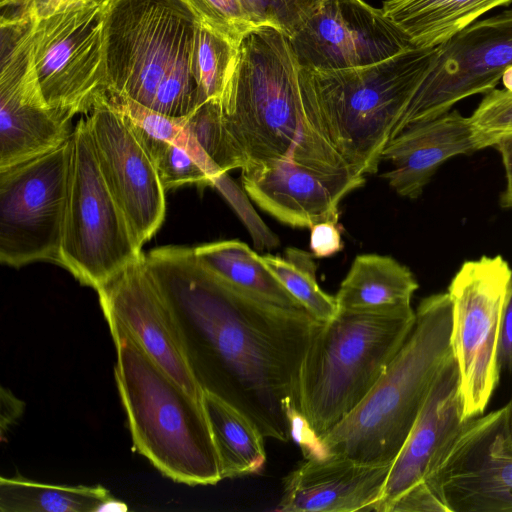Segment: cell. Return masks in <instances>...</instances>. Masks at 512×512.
<instances>
[{
	"label": "cell",
	"mask_w": 512,
	"mask_h": 512,
	"mask_svg": "<svg viewBox=\"0 0 512 512\" xmlns=\"http://www.w3.org/2000/svg\"><path fill=\"white\" fill-rule=\"evenodd\" d=\"M144 258L203 391L240 410L265 438L287 442L299 414L300 366L322 322L305 309L233 288L206 269L191 247H158Z\"/></svg>",
	"instance_id": "obj_1"
},
{
	"label": "cell",
	"mask_w": 512,
	"mask_h": 512,
	"mask_svg": "<svg viewBox=\"0 0 512 512\" xmlns=\"http://www.w3.org/2000/svg\"><path fill=\"white\" fill-rule=\"evenodd\" d=\"M436 55L437 47H411L363 67L299 68L304 112L317 144L352 174L376 173L397 122Z\"/></svg>",
	"instance_id": "obj_2"
},
{
	"label": "cell",
	"mask_w": 512,
	"mask_h": 512,
	"mask_svg": "<svg viewBox=\"0 0 512 512\" xmlns=\"http://www.w3.org/2000/svg\"><path fill=\"white\" fill-rule=\"evenodd\" d=\"M219 102L241 169L289 158L316 170L342 172L310 132L299 66L288 37L277 29L256 26L243 37Z\"/></svg>",
	"instance_id": "obj_3"
},
{
	"label": "cell",
	"mask_w": 512,
	"mask_h": 512,
	"mask_svg": "<svg viewBox=\"0 0 512 512\" xmlns=\"http://www.w3.org/2000/svg\"><path fill=\"white\" fill-rule=\"evenodd\" d=\"M201 20L187 0H109L103 13L108 93L183 118L205 99L193 55Z\"/></svg>",
	"instance_id": "obj_4"
},
{
	"label": "cell",
	"mask_w": 512,
	"mask_h": 512,
	"mask_svg": "<svg viewBox=\"0 0 512 512\" xmlns=\"http://www.w3.org/2000/svg\"><path fill=\"white\" fill-rule=\"evenodd\" d=\"M451 323L447 292L421 300L413 329L370 393L318 437L321 456L340 455L364 464L393 463L453 354Z\"/></svg>",
	"instance_id": "obj_5"
},
{
	"label": "cell",
	"mask_w": 512,
	"mask_h": 512,
	"mask_svg": "<svg viewBox=\"0 0 512 512\" xmlns=\"http://www.w3.org/2000/svg\"><path fill=\"white\" fill-rule=\"evenodd\" d=\"M110 333L115 382L134 450L175 482L217 484L220 464L203 399L178 384L126 333Z\"/></svg>",
	"instance_id": "obj_6"
},
{
	"label": "cell",
	"mask_w": 512,
	"mask_h": 512,
	"mask_svg": "<svg viewBox=\"0 0 512 512\" xmlns=\"http://www.w3.org/2000/svg\"><path fill=\"white\" fill-rule=\"evenodd\" d=\"M412 309L393 312L338 310L322 323L302 360L297 409L318 439L365 399L409 336Z\"/></svg>",
	"instance_id": "obj_7"
},
{
	"label": "cell",
	"mask_w": 512,
	"mask_h": 512,
	"mask_svg": "<svg viewBox=\"0 0 512 512\" xmlns=\"http://www.w3.org/2000/svg\"><path fill=\"white\" fill-rule=\"evenodd\" d=\"M67 207L58 262L97 290L144 253L98 165L87 118L71 135Z\"/></svg>",
	"instance_id": "obj_8"
},
{
	"label": "cell",
	"mask_w": 512,
	"mask_h": 512,
	"mask_svg": "<svg viewBox=\"0 0 512 512\" xmlns=\"http://www.w3.org/2000/svg\"><path fill=\"white\" fill-rule=\"evenodd\" d=\"M512 269L501 256L465 261L452 278L451 348L465 420L482 415L500 376L498 345Z\"/></svg>",
	"instance_id": "obj_9"
},
{
	"label": "cell",
	"mask_w": 512,
	"mask_h": 512,
	"mask_svg": "<svg viewBox=\"0 0 512 512\" xmlns=\"http://www.w3.org/2000/svg\"><path fill=\"white\" fill-rule=\"evenodd\" d=\"M72 158L71 138L58 148L0 169V261L19 268L58 262Z\"/></svg>",
	"instance_id": "obj_10"
},
{
	"label": "cell",
	"mask_w": 512,
	"mask_h": 512,
	"mask_svg": "<svg viewBox=\"0 0 512 512\" xmlns=\"http://www.w3.org/2000/svg\"><path fill=\"white\" fill-rule=\"evenodd\" d=\"M105 3L79 2L35 20L32 60L46 104L69 118L90 113L107 92L103 63Z\"/></svg>",
	"instance_id": "obj_11"
},
{
	"label": "cell",
	"mask_w": 512,
	"mask_h": 512,
	"mask_svg": "<svg viewBox=\"0 0 512 512\" xmlns=\"http://www.w3.org/2000/svg\"><path fill=\"white\" fill-rule=\"evenodd\" d=\"M465 421L452 354L392 463L380 500L370 511L449 512L436 477Z\"/></svg>",
	"instance_id": "obj_12"
},
{
	"label": "cell",
	"mask_w": 512,
	"mask_h": 512,
	"mask_svg": "<svg viewBox=\"0 0 512 512\" xmlns=\"http://www.w3.org/2000/svg\"><path fill=\"white\" fill-rule=\"evenodd\" d=\"M511 65L512 10L472 23L437 46L433 65L391 139L408 125L441 116L457 102L495 89Z\"/></svg>",
	"instance_id": "obj_13"
},
{
	"label": "cell",
	"mask_w": 512,
	"mask_h": 512,
	"mask_svg": "<svg viewBox=\"0 0 512 512\" xmlns=\"http://www.w3.org/2000/svg\"><path fill=\"white\" fill-rule=\"evenodd\" d=\"M30 16L0 18V169L46 154L71 138V118L50 108L32 60Z\"/></svg>",
	"instance_id": "obj_14"
},
{
	"label": "cell",
	"mask_w": 512,
	"mask_h": 512,
	"mask_svg": "<svg viewBox=\"0 0 512 512\" xmlns=\"http://www.w3.org/2000/svg\"><path fill=\"white\" fill-rule=\"evenodd\" d=\"M288 40L299 68L315 71L363 67L413 47L382 9L363 0H327Z\"/></svg>",
	"instance_id": "obj_15"
},
{
	"label": "cell",
	"mask_w": 512,
	"mask_h": 512,
	"mask_svg": "<svg viewBox=\"0 0 512 512\" xmlns=\"http://www.w3.org/2000/svg\"><path fill=\"white\" fill-rule=\"evenodd\" d=\"M436 479L449 512H512L506 405L465 421Z\"/></svg>",
	"instance_id": "obj_16"
},
{
	"label": "cell",
	"mask_w": 512,
	"mask_h": 512,
	"mask_svg": "<svg viewBox=\"0 0 512 512\" xmlns=\"http://www.w3.org/2000/svg\"><path fill=\"white\" fill-rule=\"evenodd\" d=\"M109 329L130 336L171 378L203 399L175 317L150 273L144 254L97 290Z\"/></svg>",
	"instance_id": "obj_17"
},
{
	"label": "cell",
	"mask_w": 512,
	"mask_h": 512,
	"mask_svg": "<svg viewBox=\"0 0 512 512\" xmlns=\"http://www.w3.org/2000/svg\"><path fill=\"white\" fill-rule=\"evenodd\" d=\"M106 95L87 122L101 174L142 247L164 221L165 190L152 158Z\"/></svg>",
	"instance_id": "obj_18"
},
{
	"label": "cell",
	"mask_w": 512,
	"mask_h": 512,
	"mask_svg": "<svg viewBox=\"0 0 512 512\" xmlns=\"http://www.w3.org/2000/svg\"><path fill=\"white\" fill-rule=\"evenodd\" d=\"M244 191L264 212L294 228L339 220V204L365 175L330 173L278 158L241 169Z\"/></svg>",
	"instance_id": "obj_19"
},
{
	"label": "cell",
	"mask_w": 512,
	"mask_h": 512,
	"mask_svg": "<svg viewBox=\"0 0 512 512\" xmlns=\"http://www.w3.org/2000/svg\"><path fill=\"white\" fill-rule=\"evenodd\" d=\"M391 466L332 454L306 458L285 477L277 510L370 511L381 498Z\"/></svg>",
	"instance_id": "obj_20"
},
{
	"label": "cell",
	"mask_w": 512,
	"mask_h": 512,
	"mask_svg": "<svg viewBox=\"0 0 512 512\" xmlns=\"http://www.w3.org/2000/svg\"><path fill=\"white\" fill-rule=\"evenodd\" d=\"M476 151L470 118L448 111L408 125L392 138L382 153L392 167L381 177L398 195L416 199L445 161Z\"/></svg>",
	"instance_id": "obj_21"
},
{
	"label": "cell",
	"mask_w": 512,
	"mask_h": 512,
	"mask_svg": "<svg viewBox=\"0 0 512 512\" xmlns=\"http://www.w3.org/2000/svg\"><path fill=\"white\" fill-rule=\"evenodd\" d=\"M419 285L411 270L390 256L355 257L335 296L338 310L393 312L412 309Z\"/></svg>",
	"instance_id": "obj_22"
},
{
	"label": "cell",
	"mask_w": 512,
	"mask_h": 512,
	"mask_svg": "<svg viewBox=\"0 0 512 512\" xmlns=\"http://www.w3.org/2000/svg\"><path fill=\"white\" fill-rule=\"evenodd\" d=\"M512 0H386L384 14L413 47H437L486 12Z\"/></svg>",
	"instance_id": "obj_23"
},
{
	"label": "cell",
	"mask_w": 512,
	"mask_h": 512,
	"mask_svg": "<svg viewBox=\"0 0 512 512\" xmlns=\"http://www.w3.org/2000/svg\"><path fill=\"white\" fill-rule=\"evenodd\" d=\"M193 251L206 269L233 288L277 306L304 309L246 243L223 240L193 247Z\"/></svg>",
	"instance_id": "obj_24"
},
{
	"label": "cell",
	"mask_w": 512,
	"mask_h": 512,
	"mask_svg": "<svg viewBox=\"0 0 512 512\" xmlns=\"http://www.w3.org/2000/svg\"><path fill=\"white\" fill-rule=\"evenodd\" d=\"M204 407L218 453L222 480L259 473L266 462L264 436L240 410L204 391Z\"/></svg>",
	"instance_id": "obj_25"
},
{
	"label": "cell",
	"mask_w": 512,
	"mask_h": 512,
	"mask_svg": "<svg viewBox=\"0 0 512 512\" xmlns=\"http://www.w3.org/2000/svg\"><path fill=\"white\" fill-rule=\"evenodd\" d=\"M119 506L102 486H69L0 478L1 512H96Z\"/></svg>",
	"instance_id": "obj_26"
},
{
	"label": "cell",
	"mask_w": 512,
	"mask_h": 512,
	"mask_svg": "<svg viewBox=\"0 0 512 512\" xmlns=\"http://www.w3.org/2000/svg\"><path fill=\"white\" fill-rule=\"evenodd\" d=\"M262 260L284 288L316 320L325 323L337 315L335 296L325 293L317 283L313 254L288 247L283 257L265 254Z\"/></svg>",
	"instance_id": "obj_27"
},
{
	"label": "cell",
	"mask_w": 512,
	"mask_h": 512,
	"mask_svg": "<svg viewBox=\"0 0 512 512\" xmlns=\"http://www.w3.org/2000/svg\"><path fill=\"white\" fill-rule=\"evenodd\" d=\"M238 46L203 22L197 31L193 67L206 100L220 99L232 73Z\"/></svg>",
	"instance_id": "obj_28"
},
{
	"label": "cell",
	"mask_w": 512,
	"mask_h": 512,
	"mask_svg": "<svg viewBox=\"0 0 512 512\" xmlns=\"http://www.w3.org/2000/svg\"><path fill=\"white\" fill-rule=\"evenodd\" d=\"M185 125L192 138L220 171L241 169V163L222 124L219 99H210L200 105L185 117Z\"/></svg>",
	"instance_id": "obj_29"
},
{
	"label": "cell",
	"mask_w": 512,
	"mask_h": 512,
	"mask_svg": "<svg viewBox=\"0 0 512 512\" xmlns=\"http://www.w3.org/2000/svg\"><path fill=\"white\" fill-rule=\"evenodd\" d=\"M164 190L186 184L212 186L215 171L188 146L170 143L152 158Z\"/></svg>",
	"instance_id": "obj_30"
},
{
	"label": "cell",
	"mask_w": 512,
	"mask_h": 512,
	"mask_svg": "<svg viewBox=\"0 0 512 512\" xmlns=\"http://www.w3.org/2000/svg\"><path fill=\"white\" fill-rule=\"evenodd\" d=\"M469 118L477 150L493 147L501 137L512 134V93L489 91Z\"/></svg>",
	"instance_id": "obj_31"
},
{
	"label": "cell",
	"mask_w": 512,
	"mask_h": 512,
	"mask_svg": "<svg viewBox=\"0 0 512 512\" xmlns=\"http://www.w3.org/2000/svg\"><path fill=\"white\" fill-rule=\"evenodd\" d=\"M327 0H242L255 26H270L291 36Z\"/></svg>",
	"instance_id": "obj_32"
},
{
	"label": "cell",
	"mask_w": 512,
	"mask_h": 512,
	"mask_svg": "<svg viewBox=\"0 0 512 512\" xmlns=\"http://www.w3.org/2000/svg\"><path fill=\"white\" fill-rule=\"evenodd\" d=\"M201 22L208 25L234 44L254 27L242 0H187Z\"/></svg>",
	"instance_id": "obj_33"
},
{
	"label": "cell",
	"mask_w": 512,
	"mask_h": 512,
	"mask_svg": "<svg viewBox=\"0 0 512 512\" xmlns=\"http://www.w3.org/2000/svg\"><path fill=\"white\" fill-rule=\"evenodd\" d=\"M212 187L216 188L231 205L241 219L258 250H271L279 246L280 241L261 220L252 207L247 193L241 189L228 175L223 172L213 179Z\"/></svg>",
	"instance_id": "obj_34"
},
{
	"label": "cell",
	"mask_w": 512,
	"mask_h": 512,
	"mask_svg": "<svg viewBox=\"0 0 512 512\" xmlns=\"http://www.w3.org/2000/svg\"><path fill=\"white\" fill-rule=\"evenodd\" d=\"M310 229V249L314 257H329L343 249L344 243L338 223L320 222Z\"/></svg>",
	"instance_id": "obj_35"
},
{
	"label": "cell",
	"mask_w": 512,
	"mask_h": 512,
	"mask_svg": "<svg viewBox=\"0 0 512 512\" xmlns=\"http://www.w3.org/2000/svg\"><path fill=\"white\" fill-rule=\"evenodd\" d=\"M109 0H25L21 7L11 17L30 16L35 20L50 16L75 3L100 2Z\"/></svg>",
	"instance_id": "obj_36"
},
{
	"label": "cell",
	"mask_w": 512,
	"mask_h": 512,
	"mask_svg": "<svg viewBox=\"0 0 512 512\" xmlns=\"http://www.w3.org/2000/svg\"><path fill=\"white\" fill-rule=\"evenodd\" d=\"M498 363L500 369L504 368L512 374V277L503 313L498 345Z\"/></svg>",
	"instance_id": "obj_37"
},
{
	"label": "cell",
	"mask_w": 512,
	"mask_h": 512,
	"mask_svg": "<svg viewBox=\"0 0 512 512\" xmlns=\"http://www.w3.org/2000/svg\"><path fill=\"white\" fill-rule=\"evenodd\" d=\"M493 147L500 153L506 173V188L501 195V206L512 209V134L501 137Z\"/></svg>",
	"instance_id": "obj_38"
},
{
	"label": "cell",
	"mask_w": 512,
	"mask_h": 512,
	"mask_svg": "<svg viewBox=\"0 0 512 512\" xmlns=\"http://www.w3.org/2000/svg\"><path fill=\"white\" fill-rule=\"evenodd\" d=\"M24 402L16 398L12 392L4 387L1 388V434L9 430L24 411Z\"/></svg>",
	"instance_id": "obj_39"
},
{
	"label": "cell",
	"mask_w": 512,
	"mask_h": 512,
	"mask_svg": "<svg viewBox=\"0 0 512 512\" xmlns=\"http://www.w3.org/2000/svg\"><path fill=\"white\" fill-rule=\"evenodd\" d=\"M25 0H0L1 15H10L17 11Z\"/></svg>",
	"instance_id": "obj_40"
},
{
	"label": "cell",
	"mask_w": 512,
	"mask_h": 512,
	"mask_svg": "<svg viewBox=\"0 0 512 512\" xmlns=\"http://www.w3.org/2000/svg\"><path fill=\"white\" fill-rule=\"evenodd\" d=\"M504 89L512 93V65L509 66L501 77Z\"/></svg>",
	"instance_id": "obj_41"
},
{
	"label": "cell",
	"mask_w": 512,
	"mask_h": 512,
	"mask_svg": "<svg viewBox=\"0 0 512 512\" xmlns=\"http://www.w3.org/2000/svg\"><path fill=\"white\" fill-rule=\"evenodd\" d=\"M506 406H507V409H508L509 428H510V432L512 434V395H511V398H510L509 402L506 404Z\"/></svg>",
	"instance_id": "obj_42"
}]
</instances>
